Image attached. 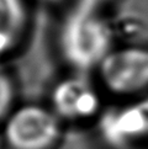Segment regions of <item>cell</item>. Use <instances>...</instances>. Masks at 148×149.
Segmentation results:
<instances>
[{
    "instance_id": "obj_1",
    "label": "cell",
    "mask_w": 148,
    "mask_h": 149,
    "mask_svg": "<svg viewBox=\"0 0 148 149\" xmlns=\"http://www.w3.org/2000/svg\"><path fill=\"white\" fill-rule=\"evenodd\" d=\"M58 46L73 69L96 70L114 48V32L100 9L78 3L62 21Z\"/></svg>"
},
{
    "instance_id": "obj_2",
    "label": "cell",
    "mask_w": 148,
    "mask_h": 149,
    "mask_svg": "<svg viewBox=\"0 0 148 149\" xmlns=\"http://www.w3.org/2000/svg\"><path fill=\"white\" fill-rule=\"evenodd\" d=\"M63 122L42 105L13 109L4 121L3 139L9 149H53L62 137Z\"/></svg>"
},
{
    "instance_id": "obj_3",
    "label": "cell",
    "mask_w": 148,
    "mask_h": 149,
    "mask_svg": "<svg viewBox=\"0 0 148 149\" xmlns=\"http://www.w3.org/2000/svg\"><path fill=\"white\" fill-rule=\"evenodd\" d=\"M96 73L101 85L111 94L142 95L148 90V48L114 47L98 67Z\"/></svg>"
},
{
    "instance_id": "obj_4",
    "label": "cell",
    "mask_w": 148,
    "mask_h": 149,
    "mask_svg": "<svg viewBox=\"0 0 148 149\" xmlns=\"http://www.w3.org/2000/svg\"><path fill=\"white\" fill-rule=\"evenodd\" d=\"M98 132L112 149H137L148 144V96L116 105L99 116Z\"/></svg>"
},
{
    "instance_id": "obj_5",
    "label": "cell",
    "mask_w": 148,
    "mask_h": 149,
    "mask_svg": "<svg viewBox=\"0 0 148 149\" xmlns=\"http://www.w3.org/2000/svg\"><path fill=\"white\" fill-rule=\"evenodd\" d=\"M50 107L62 122L95 118L101 109L98 89L88 79L69 77L58 81L51 91Z\"/></svg>"
},
{
    "instance_id": "obj_6",
    "label": "cell",
    "mask_w": 148,
    "mask_h": 149,
    "mask_svg": "<svg viewBox=\"0 0 148 149\" xmlns=\"http://www.w3.org/2000/svg\"><path fill=\"white\" fill-rule=\"evenodd\" d=\"M27 21L29 13L24 0H0V57L17 46Z\"/></svg>"
},
{
    "instance_id": "obj_7",
    "label": "cell",
    "mask_w": 148,
    "mask_h": 149,
    "mask_svg": "<svg viewBox=\"0 0 148 149\" xmlns=\"http://www.w3.org/2000/svg\"><path fill=\"white\" fill-rule=\"evenodd\" d=\"M15 88L9 74L0 68V121H5L13 111Z\"/></svg>"
},
{
    "instance_id": "obj_8",
    "label": "cell",
    "mask_w": 148,
    "mask_h": 149,
    "mask_svg": "<svg viewBox=\"0 0 148 149\" xmlns=\"http://www.w3.org/2000/svg\"><path fill=\"white\" fill-rule=\"evenodd\" d=\"M108 1H110V0H79L78 3H82V4L89 5V6H93V8L100 9L104 4H106Z\"/></svg>"
},
{
    "instance_id": "obj_9",
    "label": "cell",
    "mask_w": 148,
    "mask_h": 149,
    "mask_svg": "<svg viewBox=\"0 0 148 149\" xmlns=\"http://www.w3.org/2000/svg\"><path fill=\"white\" fill-rule=\"evenodd\" d=\"M1 144H5V143L3 139V134H0V149H1Z\"/></svg>"
},
{
    "instance_id": "obj_10",
    "label": "cell",
    "mask_w": 148,
    "mask_h": 149,
    "mask_svg": "<svg viewBox=\"0 0 148 149\" xmlns=\"http://www.w3.org/2000/svg\"><path fill=\"white\" fill-rule=\"evenodd\" d=\"M45 1H50V3H54V1H59V0H45Z\"/></svg>"
}]
</instances>
